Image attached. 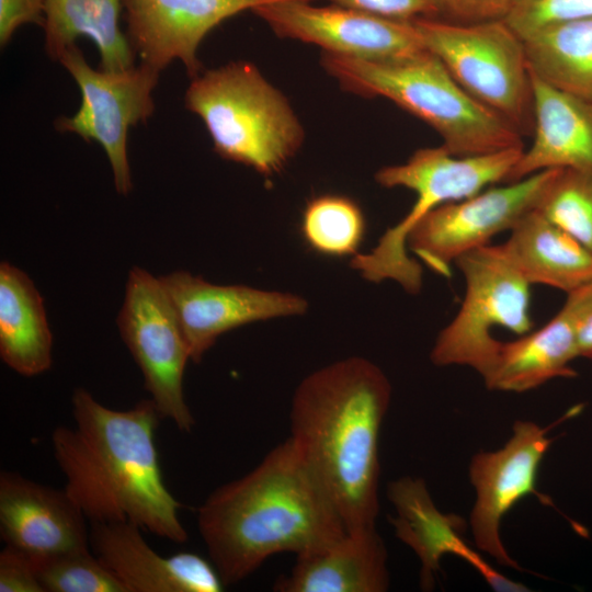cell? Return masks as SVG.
Wrapping results in <instances>:
<instances>
[{"mask_svg":"<svg viewBox=\"0 0 592 592\" xmlns=\"http://www.w3.org/2000/svg\"><path fill=\"white\" fill-rule=\"evenodd\" d=\"M117 327L161 418L191 432L195 419L183 391L190 350L159 277L139 266L129 271Z\"/></svg>","mask_w":592,"mask_h":592,"instance_id":"9c48e42d","label":"cell"},{"mask_svg":"<svg viewBox=\"0 0 592 592\" xmlns=\"http://www.w3.org/2000/svg\"><path fill=\"white\" fill-rule=\"evenodd\" d=\"M465 280V296L453 320L437 334L430 353L436 366H468L482 378L500 343L491 331L502 327L531 331L530 286L502 244H486L455 261Z\"/></svg>","mask_w":592,"mask_h":592,"instance_id":"ba28073f","label":"cell"},{"mask_svg":"<svg viewBox=\"0 0 592 592\" xmlns=\"http://www.w3.org/2000/svg\"><path fill=\"white\" fill-rule=\"evenodd\" d=\"M534 139L506 183L569 168L592 173V102L559 90L531 71Z\"/></svg>","mask_w":592,"mask_h":592,"instance_id":"d6986e66","label":"cell"},{"mask_svg":"<svg viewBox=\"0 0 592 592\" xmlns=\"http://www.w3.org/2000/svg\"><path fill=\"white\" fill-rule=\"evenodd\" d=\"M420 38L474 99L521 133L532 128L533 96L524 41L504 22L412 20Z\"/></svg>","mask_w":592,"mask_h":592,"instance_id":"52a82bcc","label":"cell"},{"mask_svg":"<svg viewBox=\"0 0 592 592\" xmlns=\"http://www.w3.org/2000/svg\"><path fill=\"white\" fill-rule=\"evenodd\" d=\"M567 295L562 307L574 321L579 356L592 361V280Z\"/></svg>","mask_w":592,"mask_h":592,"instance_id":"d6a6232c","label":"cell"},{"mask_svg":"<svg viewBox=\"0 0 592 592\" xmlns=\"http://www.w3.org/2000/svg\"><path fill=\"white\" fill-rule=\"evenodd\" d=\"M387 496L396 510L395 517L390 519L396 536L421 561L420 585L423 590L434 587L442 557L453 554L465 559L496 591H528L524 584L498 572L466 543L462 535L465 527L463 519L442 513L422 479L405 476L390 481Z\"/></svg>","mask_w":592,"mask_h":592,"instance_id":"ac0fdd59","label":"cell"},{"mask_svg":"<svg viewBox=\"0 0 592 592\" xmlns=\"http://www.w3.org/2000/svg\"><path fill=\"white\" fill-rule=\"evenodd\" d=\"M45 0H0V45L4 47L24 24L44 26Z\"/></svg>","mask_w":592,"mask_h":592,"instance_id":"836d02e7","label":"cell"},{"mask_svg":"<svg viewBox=\"0 0 592 592\" xmlns=\"http://www.w3.org/2000/svg\"><path fill=\"white\" fill-rule=\"evenodd\" d=\"M556 170L539 171L433 208L410 230L407 248L434 273L451 276V265L458 258L489 244L499 232L510 231L536 208Z\"/></svg>","mask_w":592,"mask_h":592,"instance_id":"8fae6325","label":"cell"},{"mask_svg":"<svg viewBox=\"0 0 592 592\" xmlns=\"http://www.w3.org/2000/svg\"><path fill=\"white\" fill-rule=\"evenodd\" d=\"M580 407L561 419L571 418ZM561 420L548 426L533 421L516 420L512 435L499 449L479 452L471 457L469 479L476 491L470 513V528L475 545L500 565L516 570L522 568L509 555L501 539V521L524 497L534 494L544 504L553 502L536 488L540 463L554 439L548 432Z\"/></svg>","mask_w":592,"mask_h":592,"instance_id":"7c38bea8","label":"cell"},{"mask_svg":"<svg viewBox=\"0 0 592 592\" xmlns=\"http://www.w3.org/2000/svg\"><path fill=\"white\" fill-rule=\"evenodd\" d=\"M502 247L531 285L569 294L592 280V251L536 209L516 221Z\"/></svg>","mask_w":592,"mask_h":592,"instance_id":"7402d4cb","label":"cell"},{"mask_svg":"<svg viewBox=\"0 0 592 592\" xmlns=\"http://www.w3.org/2000/svg\"><path fill=\"white\" fill-rule=\"evenodd\" d=\"M87 517L64 489L19 473L0 474V534L36 560L90 548Z\"/></svg>","mask_w":592,"mask_h":592,"instance_id":"2e32d148","label":"cell"},{"mask_svg":"<svg viewBox=\"0 0 592 592\" xmlns=\"http://www.w3.org/2000/svg\"><path fill=\"white\" fill-rule=\"evenodd\" d=\"M523 150L509 148L459 157L442 145L418 149L405 163L379 169L375 173L379 185L409 189L417 198L409 213L386 230L374 249L352 257L351 267L368 282L391 280L408 294H418L422 287V269L408 255L410 230L433 208L474 196L493 183L505 182Z\"/></svg>","mask_w":592,"mask_h":592,"instance_id":"8992f818","label":"cell"},{"mask_svg":"<svg viewBox=\"0 0 592 592\" xmlns=\"http://www.w3.org/2000/svg\"><path fill=\"white\" fill-rule=\"evenodd\" d=\"M53 335L43 298L29 275L0 264V357L18 374L33 377L52 366Z\"/></svg>","mask_w":592,"mask_h":592,"instance_id":"603a6c76","label":"cell"},{"mask_svg":"<svg viewBox=\"0 0 592 592\" xmlns=\"http://www.w3.org/2000/svg\"><path fill=\"white\" fill-rule=\"evenodd\" d=\"M59 62L77 82L81 105L75 115L57 118L56 129L99 143L111 164L117 193L127 195L133 187L128 130L152 115V92L160 71L143 62L123 70H98L77 45L67 49Z\"/></svg>","mask_w":592,"mask_h":592,"instance_id":"30bf717a","label":"cell"},{"mask_svg":"<svg viewBox=\"0 0 592 592\" xmlns=\"http://www.w3.org/2000/svg\"><path fill=\"white\" fill-rule=\"evenodd\" d=\"M321 66L345 91L385 98L425 122L455 156L524 148L522 133L468 94L428 49L389 61L322 53Z\"/></svg>","mask_w":592,"mask_h":592,"instance_id":"277c9868","label":"cell"},{"mask_svg":"<svg viewBox=\"0 0 592 592\" xmlns=\"http://www.w3.org/2000/svg\"><path fill=\"white\" fill-rule=\"evenodd\" d=\"M592 15V0H513L504 22L522 38L558 23Z\"/></svg>","mask_w":592,"mask_h":592,"instance_id":"f1b7e54d","label":"cell"},{"mask_svg":"<svg viewBox=\"0 0 592 592\" xmlns=\"http://www.w3.org/2000/svg\"><path fill=\"white\" fill-rule=\"evenodd\" d=\"M440 15L448 21L475 23L504 20L513 0H434Z\"/></svg>","mask_w":592,"mask_h":592,"instance_id":"1f68e13d","label":"cell"},{"mask_svg":"<svg viewBox=\"0 0 592 592\" xmlns=\"http://www.w3.org/2000/svg\"><path fill=\"white\" fill-rule=\"evenodd\" d=\"M331 4L399 21L437 18L434 0H327Z\"/></svg>","mask_w":592,"mask_h":592,"instance_id":"4dcf8cb0","label":"cell"},{"mask_svg":"<svg viewBox=\"0 0 592 592\" xmlns=\"http://www.w3.org/2000/svg\"><path fill=\"white\" fill-rule=\"evenodd\" d=\"M535 209L592 251V173L558 168Z\"/></svg>","mask_w":592,"mask_h":592,"instance_id":"4316f807","label":"cell"},{"mask_svg":"<svg viewBox=\"0 0 592 592\" xmlns=\"http://www.w3.org/2000/svg\"><path fill=\"white\" fill-rule=\"evenodd\" d=\"M123 0H45V50L59 61L80 36L91 39L103 70L135 65V54L119 26Z\"/></svg>","mask_w":592,"mask_h":592,"instance_id":"cb8c5ba5","label":"cell"},{"mask_svg":"<svg viewBox=\"0 0 592 592\" xmlns=\"http://www.w3.org/2000/svg\"><path fill=\"white\" fill-rule=\"evenodd\" d=\"M184 101L204 122L220 157L262 175L281 172L304 144V127L288 100L250 61L201 72Z\"/></svg>","mask_w":592,"mask_h":592,"instance_id":"5b68a950","label":"cell"},{"mask_svg":"<svg viewBox=\"0 0 592 592\" xmlns=\"http://www.w3.org/2000/svg\"><path fill=\"white\" fill-rule=\"evenodd\" d=\"M387 550L376 528L346 533L296 556L291 572L276 579L277 592H385Z\"/></svg>","mask_w":592,"mask_h":592,"instance_id":"ffe728a7","label":"cell"},{"mask_svg":"<svg viewBox=\"0 0 592 592\" xmlns=\"http://www.w3.org/2000/svg\"><path fill=\"white\" fill-rule=\"evenodd\" d=\"M390 400L385 373L360 356L312 372L292 399L289 439L331 496L348 533L376 528L378 441Z\"/></svg>","mask_w":592,"mask_h":592,"instance_id":"3957f363","label":"cell"},{"mask_svg":"<svg viewBox=\"0 0 592 592\" xmlns=\"http://www.w3.org/2000/svg\"><path fill=\"white\" fill-rule=\"evenodd\" d=\"M71 407L75 425L57 426L52 445L65 490L87 520L129 522L158 537L186 542L181 503L160 467L155 434L161 415L153 401L115 410L79 387Z\"/></svg>","mask_w":592,"mask_h":592,"instance_id":"6da1fadb","label":"cell"},{"mask_svg":"<svg viewBox=\"0 0 592 592\" xmlns=\"http://www.w3.org/2000/svg\"><path fill=\"white\" fill-rule=\"evenodd\" d=\"M282 0H123L126 36L140 62L159 71L180 60L190 78L202 72L197 50L225 20Z\"/></svg>","mask_w":592,"mask_h":592,"instance_id":"9a60e30c","label":"cell"},{"mask_svg":"<svg viewBox=\"0 0 592 592\" xmlns=\"http://www.w3.org/2000/svg\"><path fill=\"white\" fill-rule=\"evenodd\" d=\"M0 592H45L37 560L5 545L0 553Z\"/></svg>","mask_w":592,"mask_h":592,"instance_id":"f546056e","label":"cell"},{"mask_svg":"<svg viewBox=\"0 0 592 592\" xmlns=\"http://www.w3.org/2000/svg\"><path fill=\"white\" fill-rule=\"evenodd\" d=\"M175 311L191 361L198 363L224 333L241 326L304 315L308 301L296 294L246 285H218L187 271L160 276Z\"/></svg>","mask_w":592,"mask_h":592,"instance_id":"5bb4252c","label":"cell"},{"mask_svg":"<svg viewBox=\"0 0 592 592\" xmlns=\"http://www.w3.org/2000/svg\"><path fill=\"white\" fill-rule=\"evenodd\" d=\"M579 356L571 315L561 308L540 329L501 341L494 363L482 378L490 390L524 392L555 378H573L571 363Z\"/></svg>","mask_w":592,"mask_h":592,"instance_id":"44dd1931","label":"cell"},{"mask_svg":"<svg viewBox=\"0 0 592 592\" xmlns=\"http://www.w3.org/2000/svg\"><path fill=\"white\" fill-rule=\"evenodd\" d=\"M90 524L91 550L126 592H220L226 587L212 561L191 551L164 557L133 523Z\"/></svg>","mask_w":592,"mask_h":592,"instance_id":"e0dca14e","label":"cell"},{"mask_svg":"<svg viewBox=\"0 0 592 592\" xmlns=\"http://www.w3.org/2000/svg\"><path fill=\"white\" fill-rule=\"evenodd\" d=\"M300 231L306 244L320 254L354 257L364 239L366 220L361 206L351 197L323 194L305 206Z\"/></svg>","mask_w":592,"mask_h":592,"instance_id":"484cf974","label":"cell"},{"mask_svg":"<svg viewBox=\"0 0 592 592\" xmlns=\"http://www.w3.org/2000/svg\"><path fill=\"white\" fill-rule=\"evenodd\" d=\"M196 522L225 585L243 580L273 555L297 556L348 533L331 496L289 437L244 476L215 489L198 506Z\"/></svg>","mask_w":592,"mask_h":592,"instance_id":"7a4b0ae2","label":"cell"},{"mask_svg":"<svg viewBox=\"0 0 592 592\" xmlns=\"http://www.w3.org/2000/svg\"><path fill=\"white\" fill-rule=\"evenodd\" d=\"M281 38L322 48V53L371 61L398 60L425 47L412 21L373 15L311 0H282L251 11Z\"/></svg>","mask_w":592,"mask_h":592,"instance_id":"4fadbf2b","label":"cell"},{"mask_svg":"<svg viewBox=\"0 0 592 592\" xmlns=\"http://www.w3.org/2000/svg\"><path fill=\"white\" fill-rule=\"evenodd\" d=\"M45 592H126L90 548L37 560Z\"/></svg>","mask_w":592,"mask_h":592,"instance_id":"83f0119b","label":"cell"},{"mask_svg":"<svg viewBox=\"0 0 592 592\" xmlns=\"http://www.w3.org/2000/svg\"><path fill=\"white\" fill-rule=\"evenodd\" d=\"M523 41L533 75L592 102V15L547 26Z\"/></svg>","mask_w":592,"mask_h":592,"instance_id":"d4e9b609","label":"cell"}]
</instances>
